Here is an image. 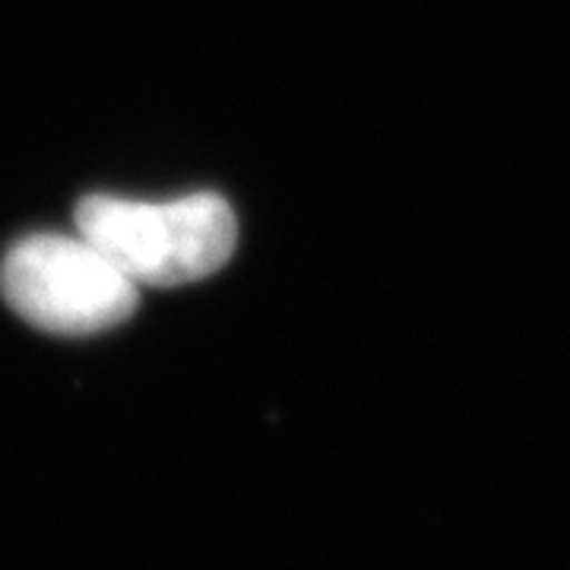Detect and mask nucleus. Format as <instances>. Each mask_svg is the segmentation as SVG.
<instances>
[{"label": "nucleus", "mask_w": 570, "mask_h": 570, "mask_svg": "<svg viewBox=\"0 0 570 570\" xmlns=\"http://www.w3.org/2000/svg\"><path fill=\"white\" fill-rule=\"evenodd\" d=\"M77 232L137 285H187L223 269L238 245V219L219 194L149 204L89 194L77 204Z\"/></svg>", "instance_id": "obj_1"}, {"label": "nucleus", "mask_w": 570, "mask_h": 570, "mask_svg": "<svg viewBox=\"0 0 570 570\" xmlns=\"http://www.w3.org/2000/svg\"><path fill=\"white\" fill-rule=\"evenodd\" d=\"M0 292L22 321L58 336L111 330L140 305V285L80 232L17 242L0 264Z\"/></svg>", "instance_id": "obj_2"}]
</instances>
